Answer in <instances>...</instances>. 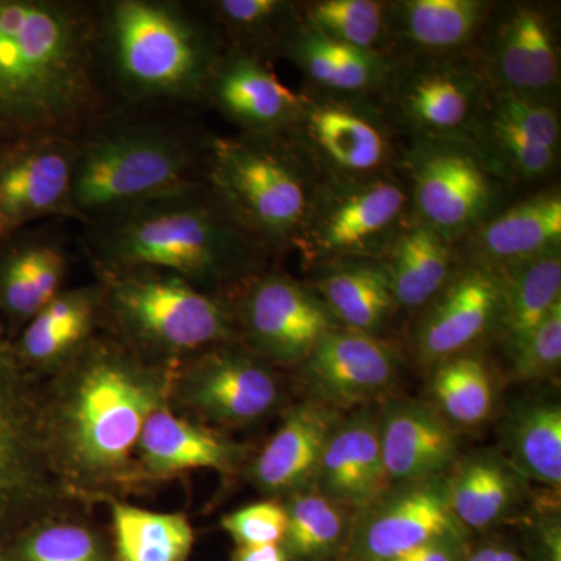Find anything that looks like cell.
<instances>
[{"label": "cell", "instance_id": "obj_42", "mask_svg": "<svg viewBox=\"0 0 561 561\" xmlns=\"http://www.w3.org/2000/svg\"><path fill=\"white\" fill-rule=\"evenodd\" d=\"M511 357L515 381H540L560 370L561 302L519 343Z\"/></svg>", "mask_w": 561, "mask_h": 561}, {"label": "cell", "instance_id": "obj_44", "mask_svg": "<svg viewBox=\"0 0 561 561\" xmlns=\"http://www.w3.org/2000/svg\"><path fill=\"white\" fill-rule=\"evenodd\" d=\"M467 535L438 538L412 551L401 553L390 561H461L470 551Z\"/></svg>", "mask_w": 561, "mask_h": 561}, {"label": "cell", "instance_id": "obj_13", "mask_svg": "<svg viewBox=\"0 0 561 561\" xmlns=\"http://www.w3.org/2000/svg\"><path fill=\"white\" fill-rule=\"evenodd\" d=\"M408 160L416 219L449 241L486 219L496 190L481 151L460 139H421Z\"/></svg>", "mask_w": 561, "mask_h": 561}, {"label": "cell", "instance_id": "obj_29", "mask_svg": "<svg viewBox=\"0 0 561 561\" xmlns=\"http://www.w3.org/2000/svg\"><path fill=\"white\" fill-rule=\"evenodd\" d=\"M321 92L364 95L389 84L393 66L381 51L357 49L306 27L300 21L279 47Z\"/></svg>", "mask_w": 561, "mask_h": 561}, {"label": "cell", "instance_id": "obj_6", "mask_svg": "<svg viewBox=\"0 0 561 561\" xmlns=\"http://www.w3.org/2000/svg\"><path fill=\"white\" fill-rule=\"evenodd\" d=\"M101 331L142 359L175 368L202 351L239 341L230 298L175 273L135 267L98 275Z\"/></svg>", "mask_w": 561, "mask_h": 561}, {"label": "cell", "instance_id": "obj_46", "mask_svg": "<svg viewBox=\"0 0 561 561\" xmlns=\"http://www.w3.org/2000/svg\"><path fill=\"white\" fill-rule=\"evenodd\" d=\"M230 561H289L280 545L236 546Z\"/></svg>", "mask_w": 561, "mask_h": 561}, {"label": "cell", "instance_id": "obj_38", "mask_svg": "<svg viewBox=\"0 0 561 561\" xmlns=\"http://www.w3.org/2000/svg\"><path fill=\"white\" fill-rule=\"evenodd\" d=\"M287 530L280 542L289 561H327L343 552L348 540V511L313 489L284 502Z\"/></svg>", "mask_w": 561, "mask_h": 561}, {"label": "cell", "instance_id": "obj_20", "mask_svg": "<svg viewBox=\"0 0 561 561\" xmlns=\"http://www.w3.org/2000/svg\"><path fill=\"white\" fill-rule=\"evenodd\" d=\"M245 457L243 446L164 404L144 424L136 448V485L140 491L192 470L232 474Z\"/></svg>", "mask_w": 561, "mask_h": 561}, {"label": "cell", "instance_id": "obj_12", "mask_svg": "<svg viewBox=\"0 0 561 561\" xmlns=\"http://www.w3.org/2000/svg\"><path fill=\"white\" fill-rule=\"evenodd\" d=\"M297 121L286 133L313 169L328 179L387 172L393 157L389 125L362 95L301 94Z\"/></svg>", "mask_w": 561, "mask_h": 561}, {"label": "cell", "instance_id": "obj_15", "mask_svg": "<svg viewBox=\"0 0 561 561\" xmlns=\"http://www.w3.org/2000/svg\"><path fill=\"white\" fill-rule=\"evenodd\" d=\"M446 476L390 485L354 513L346 561H390L438 538L467 535L449 504Z\"/></svg>", "mask_w": 561, "mask_h": 561}, {"label": "cell", "instance_id": "obj_7", "mask_svg": "<svg viewBox=\"0 0 561 561\" xmlns=\"http://www.w3.org/2000/svg\"><path fill=\"white\" fill-rule=\"evenodd\" d=\"M203 181L267 251L295 245L319 186L316 169L286 135L243 133L206 140Z\"/></svg>", "mask_w": 561, "mask_h": 561}, {"label": "cell", "instance_id": "obj_22", "mask_svg": "<svg viewBox=\"0 0 561 561\" xmlns=\"http://www.w3.org/2000/svg\"><path fill=\"white\" fill-rule=\"evenodd\" d=\"M68 271L65 243L50 232L0 239V327L11 339L65 289Z\"/></svg>", "mask_w": 561, "mask_h": 561}, {"label": "cell", "instance_id": "obj_17", "mask_svg": "<svg viewBox=\"0 0 561 561\" xmlns=\"http://www.w3.org/2000/svg\"><path fill=\"white\" fill-rule=\"evenodd\" d=\"M298 368L308 400L341 412L390 390L400 373V359L376 335L342 327L324 335Z\"/></svg>", "mask_w": 561, "mask_h": 561}, {"label": "cell", "instance_id": "obj_37", "mask_svg": "<svg viewBox=\"0 0 561 561\" xmlns=\"http://www.w3.org/2000/svg\"><path fill=\"white\" fill-rule=\"evenodd\" d=\"M397 32L415 49L449 54L481 32L489 5L479 0H409L394 7Z\"/></svg>", "mask_w": 561, "mask_h": 561}, {"label": "cell", "instance_id": "obj_28", "mask_svg": "<svg viewBox=\"0 0 561 561\" xmlns=\"http://www.w3.org/2000/svg\"><path fill=\"white\" fill-rule=\"evenodd\" d=\"M561 195L541 192L516 203L474 228V264L496 272L507 265L560 249Z\"/></svg>", "mask_w": 561, "mask_h": 561}, {"label": "cell", "instance_id": "obj_1", "mask_svg": "<svg viewBox=\"0 0 561 561\" xmlns=\"http://www.w3.org/2000/svg\"><path fill=\"white\" fill-rule=\"evenodd\" d=\"M172 373L99 331L39 379L47 454L73 501L138 493L136 448L151 413L169 404Z\"/></svg>", "mask_w": 561, "mask_h": 561}, {"label": "cell", "instance_id": "obj_3", "mask_svg": "<svg viewBox=\"0 0 561 561\" xmlns=\"http://www.w3.org/2000/svg\"><path fill=\"white\" fill-rule=\"evenodd\" d=\"M84 247L95 273L151 267L225 297L262 271L268 251L231 219L205 181L84 225Z\"/></svg>", "mask_w": 561, "mask_h": 561}, {"label": "cell", "instance_id": "obj_39", "mask_svg": "<svg viewBox=\"0 0 561 561\" xmlns=\"http://www.w3.org/2000/svg\"><path fill=\"white\" fill-rule=\"evenodd\" d=\"M201 5L214 24L234 41V49L256 55L262 49L279 50L298 24L297 7L284 0H213Z\"/></svg>", "mask_w": 561, "mask_h": 561}, {"label": "cell", "instance_id": "obj_33", "mask_svg": "<svg viewBox=\"0 0 561 561\" xmlns=\"http://www.w3.org/2000/svg\"><path fill=\"white\" fill-rule=\"evenodd\" d=\"M501 284V328L513 353L542 319L561 302L560 249L496 271Z\"/></svg>", "mask_w": 561, "mask_h": 561}, {"label": "cell", "instance_id": "obj_2", "mask_svg": "<svg viewBox=\"0 0 561 561\" xmlns=\"http://www.w3.org/2000/svg\"><path fill=\"white\" fill-rule=\"evenodd\" d=\"M106 114L94 3L0 0V138H80Z\"/></svg>", "mask_w": 561, "mask_h": 561}, {"label": "cell", "instance_id": "obj_47", "mask_svg": "<svg viewBox=\"0 0 561 561\" xmlns=\"http://www.w3.org/2000/svg\"><path fill=\"white\" fill-rule=\"evenodd\" d=\"M493 561H524L515 549L507 546L493 545Z\"/></svg>", "mask_w": 561, "mask_h": 561}, {"label": "cell", "instance_id": "obj_23", "mask_svg": "<svg viewBox=\"0 0 561 561\" xmlns=\"http://www.w3.org/2000/svg\"><path fill=\"white\" fill-rule=\"evenodd\" d=\"M341 420V412L320 402L306 400L291 405L271 440L251 461V482L273 500L313 489L324 446Z\"/></svg>", "mask_w": 561, "mask_h": 561}, {"label": "cell", "instance_id": "obj_41", "mask_svg": "<svg viewBox=\"0 0 561 561\" xmlns=\"http://www.w3.org/2000/svg\"><path fill=\"white\" fill-rule=\"evenodd\" d=\"M306 27L357 49L381 51L390 27L389 7L375 0H321L298 10Z\"/></svg>", "mask_w": 561, "mask_h": 561}, {"label": "cell", "instance_id": "obj_30", "mask_svg": "<svg viewBox=\"0 0 561 561\" xmlns=\"http://www.w3.org/2000/svg\"><path fill=\"white\" fill-rule=\"evenodd\" d=\"M451 242L416 217L405 220L379 257L398 306L423 308L440 294L453 276Z\"/></svg>", "mask_w": 561, "mask_h": 561}, {"label": "cell", "instance_id": "obj_32", "mask_svg": "<svg viewBox=\"0 0 561 561\" xmlns=\"http://www.w3.org/2000/svg\"><path fill=\"white\" fill-rule=\"evenodd\" d=\"M523 481L505 457L478 453L456 461L446 476L449 504L465 529H486L516 507Z\"/></svg>", "mask_w": 561, "mask_h": 561}, {"label": "cell", "instance_id": "obj_8", "mask_svg": "<svg viewBox=\"0 0 561 561\" xmlns=\"http://www.w3.org/2000/svg\"><path fill=\"white\" fill-rule=\"evenodd\" d=\"M77 504L47 454L39 379L22 368L13 341L0 327V541L25 524Z\"/></svg>", "mask_w": 561, "mask_h": 561}, {"label": "cell", "instance_id": "obj_16", "mask_svg": "<svg viewBox=\"0 0 561 561\" xmlns=\"http://www.w3.org/2000/svg\"><path fill=\"white\" fill-rule=\"evenodd\" d=\"M489 76L463 60L421 62L394 77L391 106L421 139H460L489 98Z\"/></svg>", "mask_w": 561, "mask_h": 561}, {"label": "cell", "instance_id": "obj_24", "mask_svg": "<svg viewBox=\"0 0 561 561\" xmlns=\"http://www.w3.org/2000/svg\"><path fill=\"white\" fill-rule=\"evenodd\" d=\"M379 435L390 485L446 476L459 456L456 431L424 402H387L379 413Z\"/></svg>", "mask_w": 561, "mask_h": 561}, {"label": "cell", "instance_id": "obj_34", "mask_svg": "<svg viewBox=\"0 0 561 561\" xmlns=\"http://www.w3.org/2000/svg\"><path fill=\"white\" fill-rule=\"evenodd\" d=\"M508 463L524 479L560 490L561 408L549 400H524L512 405L502 424Z\"/></svg>", "mask_w": 561, "mask_h": 561}, {"label": "cell", "instance_id": "obj_31", "mask_svg": "<svg viewBox=\"0 0 561 561\" xmlns=\"http://www.w3.org/2000/svg\"><path fill=\"white\" fill-rule=\"evenodd\" d=\"M312 289L346 330L376 335L397 308L389 275L379 260H350L323 265Z\"/></svg>", "mask_w": 561, "mask_h": 561}, {"label": "cell", "instance_id": "obj_40", "mask_svg": "<svg viewBox=\"0 0 561 561\" xmlns=\"http://www.w3.org/2000/svg\"><path fill=\"white\" fill-rule=\"evenodd\" d=\"M431 394L437 411L453 423L474 426L489 419L494 405L493 379L486 365L470 354L437 364Z\"/></svg>", "mask_w": 561, "mask_h": 561}, {"label": "cell", "instance_id": "obj_26", "mask_svg": "<svg viewBox=\"0 0 561 561\" xmlns=\"http://www.w3.org/2000/svg\"><path fill=\"white\" fill-rule=\"evenodd\" d=\"M101 324L99 280L62 289L11 339L14 354L28 375L46 378L94 337Z\"/></svg>", "mask_w": 561, "mask_h": 561}, {"label": "cell", "instance_id": "obj_18", "mask_svg": "<svg viewBox=\"0 0 561 561\" xmlns=\"http://www.w3.org/2000/svg\"><path fill=\"white\" fill-rule=\"evenodd\" d=\"M501 284L496 272L472 264L451 276L421 317L413 346L424 364L463 354L497 324Z\"/></svg>", "mask_w": 561, "mask_h": 561}, {"label": "cell", "instance_id": "obj_25", "mask_svg": "<svg viewBox=\"0 0 561 561\" xmlns=\"http://www.w3.org/2000/svg\"><path fill=\"white\" fill-rule=\"evenodd\" d=\"M383 468L379 415L360 409L339 421L321 456L313 490L357 513L389 489Z\"/></svg>", "mask_w": 561, "mask_h": 561}, {"label": "cell", "instance_id": "obj_4", "mask_svg": "<svg viewBox=\"0 0 561 561\" xmlns=\"http://www.w3.org/2000/svg\"><path fill=\"white\" fill-rule=\"evenodd\" d=\"M102 76L127 103L205 98L224 51L217 31L175 0L94 3Z\"/></svg>", "mask_w": 561, "mask_h": 561}, {"label": "cell", "instance_id": "obj_10", "mask_svg": "<svg viewBox=\"0 0 561 561\" xmlns=\"http://www.w3.org/2000/svg\"><path fill=\"white\" fill-rule=\"evenodd\" d=\"M275 367L241 341L220 343L173 368L169 405L205 426L245 427L272 415L283 401Z\"/></svg>", "mask_w": 561, "mask_h": 561}, {"label": "cell", "instance_id": "obj_11", "mask_svg": "<svg viewBox=\"0 0 561 561\" xmlns=\"http://www.w3.org/2000/svg\"><path fill=\"white\" fill-rule=\"evenodd\" d=\"M230 301L239 341L273 367H298L342 328L312 287L279 273H257Z\"/></svg>", "mask_w": 561, "mask_h": 561}, {"label": "cell", "instance_id": "obj_43", "mask_svg": "<svg viewBox=\"0 0 561 561\" xmlns=\"http://www.w3.org/2000/svg\"><path fill=\"white\" fill-rule=\"evenodd\" d=\"M221 527L236 546L280 545L287 530V512L283 502H253L221 518Z\"/></svg>", "mask_w": 561, "mask_h": 561}, {"label": "cell", "instance_id": "obj_45", "mask_svg": "<svg viewBox=\"0 0 561 561\" xmlns=\"http://www.w3.org/2000/svg\"><path fill=\"white\" fill-rule=\"evenodd\" d=\"M541 561H561V534L559 518H545L538 530Z\"/></svg>", "mask_w": 561, "mask_h": 561}, {"label": "cell", "instance_id": "obj_21", "mask_svg": "<svg viewBox=\"0 0 561 561\" xmlns=\"http://www.w3.org/2000/svg\"><path fill=\"white\" fill-rule=\"evenodd\" d=\"M472 128L494 160L519 179L548 175L559 158L560 116L551 103L496 90Z\"/></svg>", "mask_w": 561, "mask_h": 561}, {"label": "cell", "instance_id": "obj_19", "mask_svg": "<svg viewBox=\"0 0 561 561\" xmlns=\"http://www.w3.org/2000/svg\"><path fill=\"white\" fill-rule=\"evenodd\" d=\"M203 99L243 135H286L302 103V95L280 83L264 58L234 47L221 55Z\"/></svg>", "mask_w": 561, "mask_h": 561}, {"label": "cell", "instance_id": "obj_27", "mask_svg": "<svg viewBox=\"0 0 561 561\" xmlns=\"http://www.w3.org/2000/svg\"><path fill=\"white\" fill-rule=\"evenodd\" d=\"M491 60L497 91L551 103L560 83V58L551 22L541 10L515 7L497 27Z\"/></svg>", "mask_w": 561, "mask_h": 561}, {"label": "cell", "instance_id": "obj_5", "mask_svg": "<svg viewBox=\"0 0 561 561\" xmlns=\"http://www.w3.org/2000/svg\"><path fill=\"white\" fill-rule=\"evenodd\" d=\"M206 140L180 125L106 114L77 138L72 198L81 224L203 180Z\"/></svg>", "mask_w": 561, "mask_h": 561}, {"label": "cell", "instance_id": "obj_14", "mask_svg": "<svg viewBox=\"0 0 561 561\" xmlns=\"http://www.w3.org/2000/svg\"><path fill=\"white\" fill-rule=\"evenodd\" d=\"M77 138H0V239L44 219L79 220L72 198Z\"/></svg>", "mask_w": 561, "mask_h": 561}, {"label": "cell", "instance_id": "obj_9", "mask_svg": "<svg viewBox=\"0 0 561 561\" xmlns=\"http://www.w3.org/2000/svg\"><path fill=\"white\" fill-rule=\"evenodd\" d=\"M411 206V191L390 172L324 180L294 247L309 264L379 260Z\"/></svg>", "mask_w": 561, "mask_h": 561}, {"label": "cell", "instance_id": "obj_35", "mask_svg": "<svg viewBox=\"0 0 561 561\" xmlns=\"http://www.w3.org/2000/svg\"><path fill=\"white\" fill-rule=\"evenodd\" d=\"M0 561H116L111 538L72 508L35 519L0 541Z\"/></svg>", "mask_w": 561, "mask_h": 561}, {"label": "cell", "instance_id": "obj_36", "mask_svg": "<svg viewBox=\"0 0 561 561\" xmlns=\"http://www.w3.org/2000/svg\"><path fill=\"white\" fill-rule=\"evenodd\" d=\"M105 502L116 561L190 560L195 531L186 515L146 511L122 500Z\"/></svg>", "mask_w": 561, "mask_h": 561}]
</instances>
